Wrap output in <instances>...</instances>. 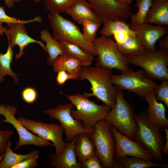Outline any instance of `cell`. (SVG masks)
<instances>
[{
  "mask_svg": "<svg viewBox=\"0 0 168 168\" xmlns=\"http://www.w3.org/2000/svg\"><path fill=\"white\" fill-rule=\"evenodd\" d=\"M80 80L86 79L90 83L91 93H83L90 98L94 96L112 108L116 99L117 89L111 81L112 70L96 66H82Z\"/></svg>",
  "mask_w": 168,
  "mask_h": 168,
  "instance_id": "1",
  "label": "cell"
},
{
  "mask_svg": "<svg viewBox=\"0 0 168 168\" xmlns=\"http://www.w3.org/2000/svg\"><path fill=\"white\" fill-rule=\"evenodd\" d=\"M48 17L55 39L59 42L63 41L75 44L93 56H97L93 43L85 37L75 23L57 12H49Z\"/></svg>",
  "mask_w": 168,
  "mask_h": 168,
  "instance_id": "2",
  "label": "cell"
},
{
  "mask_svg": "<svg viewBox=\"0 0 168 168\" xmlns=\"http://www.w3.org/2000/svg\"><path fill=\"white\" fill-rule=\"evenodd\" d=\"M121 91L117 90L114 105L104 119L121 133L134 140L138 126L133 107L125 100Z\"/></svg>",
  "mask_w": 168,
  "mask_h": 168,
  "instance_id": "3",
  "label": "cell"
},
{
  "mask_svg": "<svg viewBox=\"0 0 168 168\" xmlns=\"http://www.w3.org/2000/svg\"><path fill=\"white\" fill-rule=\"evenodd\" d=\"M76 110L72 109L70 113L75 119L81 120L85 128H92L99 121L104 119L111 108L106 105H99L90 100L83 93L66 96Z\"/></svg>",
  "mask_w": 168,
  "mask_h": 168,
  "instance_id": "4",
  "label": "cell"
},
{
  "mask_svg": "<svg viewBox=\"0 0 168 168\" xmlns=\"http://www.w3.org/2000/svg\"><path fill=\"white\" fill-rule=\"evenodd\" d=\"M137 130L134 139L140 142L150 152L153 159L163 160L162 149L165 142L160 128L152 123L145 113L135 115Z\"/></svg>",
  "mask_w": 168,
  "mask_h": 168,
  "instance_id": "5",
  "label": "cell"
},
{
  "mask_svg": "<svg viewBox=\"0 0 168 168\" xmlns=\"http://www.w3.org/2000/svg\"><path fill=\"white\" fill-rule=\"evenodd\" d=\"M89 136L103 167L113 168L116 154V142L111 125L103 119L96 124Z\"/></svg>",
  "mask_w": 168,
  "mask_h": 168,
  "instance_id": "6",
  "label": "cell"
},
{
  "mask_svg": "<svg viewBox=\"0 0 168 168\" xmlns=\"http://www.w3.org/2000/svg\"><path fill=\"white\" fill-rule=\"evenodd\" d=\"M129 64L141 67L145 76L161 82L168 80V49H160L154 52L128 58Z\"/></svg>",
  "mask_w": 168,
  "mask_h": 168,
  "instance_id": "7",
  "label": "cell"
},
{
  "mask_svg": "<svg viewBox=\"0 0 168 168\" xmlns=\"http://www.w3.org/2000/svg\"><path fill=\"white\" fill-rule=\"evenodd\" d=\"M93 44L98 56L96 66L121 72L129 69L128 58L121 54L110 37L102 36L96 38Z\"/></svg>",
  "mask_w": 168,
  "mask_h": 168,
  "instance_id": "8",
  "label": "cell"
},
{
  "mask_svg": "<svg viewBox=\"0 0 168 168\" xmlns=\"http://www.w3.org/2000/svg\"><path fill=\"white\" fill-rule=\"evenodd\" d=\"M121 72L120 75L112 74L111 76V82L117 90H126L145 98L157 85L153 80L145 76L143 70L134 71L129 69Z\"/></svg>",
  "mask_w": 168,
  "mask_h": 168,
  "instance_id": "9",
  "label": "cell"
},
{
  "mask_svg": "<svg viewBox=\"0 0 168 168\" xmlns=\"http://www.w3.org/2000/svg\"><path fill=\"white\" fill-rule=\"evenodd\" d=\"M17 119L32 133L45 140L51 141L55 148V156H58L65 148L66 143L63 138L64 131L60 124L44 123L22 117Z\"/></svg>",
  "mask_w": 168,
  "mask_h": 168,
  "instance_id": "10",
  "label": "cell"
},
{
  "mask_svg": "<svg viewBox=\"0 0 168 168\" xmlns=\"http://www.w3.org/2000/svg\"><path fill=\"white\" fill-rule=\"evenodd\" d=\"M17 111L16 107L14 105H0V114L5 119H2L4 123L12 125L16 130L19 140L16 142L15 149H19L21 147L26 145H33L38 147H45L48 146H54L51 143L35 134L27 129L23 124L15 117Z\"/></svg>",
  "mask_w": 168,
  "mask_h": 168,
  "instance_id": "11",
  "label": "cell"
},
{
  "mask_svg": "<svg viewBox=\"0 0 168 168\" xmlns=\"http://www.w3.org/2000/svg\"><path fill=\"white\" fill-rule=\"evenodd\" d=\"M74 108L72 104L67 103L57 106L54 108L44 110L43 112L47 114L53 119H57L63 127L66 139L71 141L76 135L82 133H91L92 128H85L82 122L74 119L70 113Z\"/></svg>",
  "mask_w": 168,
  "mask_h": 168,
  "instance_id": "12",
  "label": "cell"
},
{
  "mask_svg": "<svg viewBox=\"0 0 168 168\" xmlns=\"http://www.w3.org/2000/svg\"><path fill=\"white\" fill-rule=\"evenodd\" d=\"M87 0L102 23L109 20L126 21L130 18L133 14L130 5H121L115 0Z\"/></svg>",
  "mask_w": 168,
  "mask_h": 168,
  "instance_id": "13",
  "label": "cell"
},
{
  "mask_svg": "<svg viewBox=\"0 0 168 168\" xmlns=\"http://www.w3.org/2000/svg\"><path fill=\"white\" fill-rule=\"evenodd\" d=\"M116 142L115 160L125 156L140 158L151 161L153 157L149 152L139 142L132 140L111 125Z\"/></svg>",
  "mask_w": 168,
  "mask_h": 168,
  "instance_id": "14",
  "label": "cell"
},
{
  "mask_svg": "<svg viewBox=\"0 0 168 168\" xmlns=\"http://www.w3.org/2000/svg\"><path fill=\"white\" fill-rule=\"evenodd\" d=\"M129 27L135 33L146 52H154L156 42L166 35H168L167 26L145 23L142 25H135L129 23Z\"/></svg>",
  "mask_w": 168,
  "mask_h": 168,
  "instance_id": "15",
  "label": "cell"
},
{
  "mask_svg": "<svg viewBox=\"0 0 168 168\" xmlns=\"http://www.w3.org/2000/svg\"><path fill=\"white\" fill-rule=\"evenodd\" d=\"M25 24L23 23L7 24L4 32L7 38L8 43L12 48L16 45L19 47V52L15 56L16 60L19 59L24 55L25 48L30 43L38 44L46 51L45 45L43 44L42 41L36 40L28 35Z\"/></svg>",
  "mask_w": 168,
  "mask_h": 168,
  "instance_id": "16",
  "label": "cell"
},
{
  "mask_svg": "<svg viewBox=\"0 0 168 168\" xmlns=\"http://www.w3.org/2000/svg\"><path fill=\"white\" fill-rule=\"evenodd\" d=\"M79 134L66 143L65 148L58 156L53 154L49 155L50 163L52 166L56 168H82L81 164L77 160L74 150Z\"/></svg>",
  "mask_w": 168,
  "mask_h": 168,
  "instance_id": "17",
  "label": "cell"
},
{
  "mask_svg": "<svg viewBox=\"0 0 168 168\" xmlns=\"http://www.w3.org/2000/svg\"><path fill=\"white\" fill-rule=\"evenodd\" d=\"M153 90L148 93L145 98L148 105L145 113L149 120L154 124L160 128H168V120L166 115V108L162 103L156 100Z\"/></svg>",
  "mask_w": 168,
  "mask_h": 168,
  "instance_id": "18",
  "label": "cell"
},
{
  "mask_svg": "<svg viewBox=\"0 0 168 168\" xmlns=\"http://www.w3.org/2000/svg\"><path fill=\"white\" fill-rule=\"evenodd\" d=\"M66 13L78 23L85 20H90L101 23L102 21L92 10L86 0H77Z\"/></svg>",
  "mask_w": 168,
  "mask_h": 168,
  "instance_id": "19",
  "label": "cell"
},
{
  "mask_svg": "<svg viewBox=\"0 0 168 168\" xmlns=\"http://www.w3.org/2000/svg\"><path fill=\"white\" fill-rule=\"evenodd\" d=\"M146 23L161 26L168 25V0H153Z\"/></svg>",
  "mask_w": 168,
  "mask_h": 168,
  "instance_id": "20",
  "label": "cell"
},
{
  "mask_svg": "<svg viewBox=\"0 0 168 168\" xmlns=\"http://www.w3.org/2000/svg\"><path fill=\"white\" fill-rule=\"evenodd\" d=\"M52 65L55 72L64 70L70 74L77 76L79 80L81 78L80 72L82 66L80 61L66 52L58 56Z\"/></svg>",
  "mask_w": 168,
  "mask_h": 168,
  "instance_id": "21",
  "label": "cell"
},
{
  "mask_svg": "<svg viewBox=\"0 0 168 168\" xmlns=\"http://www.w3.org/2000/svg\"><path fill=\"white\" fill-rule=\"evenodd\" d=\"M40 37L46 44V51L49 54L47 58L48 64L52 65L58 56L65 52V50L62 44L55 39L47 30L43 29L41 30Z\"/></svg>",
  "mask_w": 168,
  "mask_h": 168,
  "instance_id": "22",
  "label": "cell"
},
{
  "mask_svg": "<svg viewBox=\"0 0 168 168\" xmlns=\"http://www.w3.org/2000/svg\"><path fill=\"white\" fill-rule=\"evenodd\" d=\"M74 150L80 163L85 161L94 153L95 146L89 134L82 133L79 134L75 145Z\"/></svg>",
  "mask_w": 168,
  "mask_h": 168,
  "instance_id": "23",
  "label": "cell"
},
{
  "mask_svg": "<svg viewBox=\"0 0 168 168\" xmlns=\"http://www.w3.org/2000/svg\"><path fill=\"white\" fill-rule=\"evenodd\" d=\"M128 156L121 157L115 161L113 168H149L155 167H168V165L152 162L144 159Z\"/></svg>",
  "mask_w": 168,
  "mask_h": 168,
  "instance_id": "24",
  "label": "cell"
},
{
  "mask_svg": "<svg viewBox=\"0 0 168 168\" xmlns=\"http://www.w3.org/2000/svg\"><path fill=\"white\" fill-rule=\"evenodd\" d=\"M116 44L121 54L127 58L142 55L146 52L136 35L129 34L125 42Z\"/></svg>",
  "mask_w": 168,
  "mask_h": 168,
  "instance_id": "25",
  "label": "cell"
},
{
  "mask_svg": "<svg viewBox=\"0 0 168 168\" xmlns=\"http://www.w3.org/2000/svg\"><path fill=\"white\" fill-rule=\"evenodd\" d=\"M13 49L8 43L7 51L5 53L2 54L0 51V83L3 82L4 77L6 75L13 77L16 84L18 82L17 74L12 70L11 67L13 56Z\"/></svg>",
  "mask_w": 168,
  "mask_h": 168,
  "instance_id": "26",
  "label": "cell"
},
{
  "mask_svg": "<svg viewBox=\"0 0 168 168\" xmlns=\"http://www.w3.org/2000/svg\"><path fill=\"white\" fill-rule=\"evenodd\" d=\"M65 52L78 59L82 66H90L94 59L93 56L85 51L78 46L65 41L60 42Z\"/></svg>",
  "mask_w": 168,
  "mask_h": 168,
  "instance_id": "27",
  "label": "cell"
},
{
  "mask_svg": "<svg viewBox=\"0 0 168 168\" xmlns=\"http://www.w3.org/2000/svg\"><path fill=\"white\" fill-rule=\"evenodd\" d=\"M12 142H8L4 157L0 163V168H11L13 166L18 164L26 158L39 152L38 150H35L26 154H20L14 153L11 149Z\"/></svg>",
  "mask_w": 168,
  "mask_h": 168,
  "instance_id": "28",
  "label": "cell"
},
{
  "mask_svg": "<svg viewBox=\"0 0 168 168\" xmlns=\"http://www.w3.org/2000/svg\"><path fill=\"white\" fill-rule=\"evenodd\" d=\"M103 23V26L100 31L102 36L109 37L113 35L114 33L121 31H126L129 34L136 35L125 21L109 20Z\"/></svg>",
  "mask_w": 168,
  "mask_h": 168,
  "instance_id": "29",
  "label": "cell"
},
{
  "mask_svg": "<svg viewBox=\"0 0 168 168\" xmlns=\"http://www.w3.org/2000/svg\"><path fill=\"white\" fill-rule=\"evenodd\" d=\"M152 2V0H136L134 6L138 7V10L137 12L132 14L131 23L139 25L146 23L147 16Z\"/></svg>",
  "mask_w": 168,
  "mask_h": 168,
  "instance_id": "30",
  "label": "cell"
},
{
  "mask_svg": "<svg viewBox=\"0 0 168 168\" xmlns=\"http://www.w3.org/2000/svg\"><path fill=\"white\" fill-rule=\"evenodd\" d=\"M49 12H66L77 0H43Z\"/></svg>",
  "mask_w": 168,
  "mask_h": 168,
  "instance_id": "31",
  "label": "cell"
},
{
  "mask_svg": "<svg viewBox=\"0 0 168 168\" xmlns=\"http://www.w3.org/2000/svg\"><path fill=\"white\" fill-rule=\"evenodd\" d=\"M42 21L41 17L39 16H36L32 19L20 20L16 17L8 15L5 12L4 7L0 6V35L1 36L3 35V34L4 33L6 29V27L2 26L3 23H5L7 24L13 23H23L26 24L29 23L37 22L40 23Z\"/></svg>",
  "mask_w": 168,
  "mask_h": 168,
  "instance_id": "32",
  "label": "cell"
},
{
  "mask_svg": "<svg viewBox=\"0 0 168 168\" xmlns=\"http://www.w3.org/2000/svg\"><path fill=\"white\" fill-rule=\"evenodd\" d=\"M101 23L90 20H84L82 23L83 26V34L88 40L93 43L96 38L97 31Z\"/></svg>",
  "mask_w": 168,
  "mask_h": 168,
  "instance_id": "33",
  "label": "cell"
},
{
  "mask_svg": "<svg viewBox=\"0 0 168 168\" xmlns=\"http://www.w3.org/2000/svg\"><path fill=\"white\" fill-rule=\"evenodd\" d=\"M153 91L156 100L163 102L168 107V80H165L161 84L156 85Z\"/></svg>",
  "mask_w": 168,
  "mask_h": 168,
  "instance_id": "34",
  "label": "cell"
},
{
  "mask_svg": "<svg viewBox=\"0 0 168 168\" xmlns=\"http://www.w3.org/2000/svg\"><path fill=\"white\" fill-rule=\"evenodd\" d=\"M14 134L12 130L0 129V156L5 152L7 143Z\"/></svg>",
  "mask_w": 168,
  "mask_h": 168,
  "instance_id": "35",
  "label": "cell"
},
{
  "mask_svg": "<svg viewBox=\"0 0 168 168\" xmlns=\"http://www.w3.org/2000/svg\"><path fill=\"white\" fill-rule=\"evenodd\" d=\"M39 153L38 152L26 158L11 168H34L38 166L37 160L39 157Z\"/></svg>",
  "mask_w": 168,
  "mask_h": 168,
  "instance_id": "36",
  "label": "cell"
},
{
  "mask_svg": "<svg viewBox=\"0 0 168 168\" xmlns=\"http://www.w3.org/2000/svg\"><path fill=\"white\" fill-rule=\"evenodd\" d=\"M21 96L24 102L28 104H32L36 100L38 93L35 88L31 87H27L22 91Z\"/></svg>",
  "mask_w": 168,
  "mask_h": 168,
  "instance_id": "37",
  "label": "cell"
},
{
  "mask_svg": "<svg viewBox=\"0 0 168 168\" xmlns=\"http://www.w3.org/2000/svg\"><path fill=\"white\" fill-rule=\"evenodd\" d=\"M101 163L95 151L92 155L80 164L82 168H103V166Z\"/></svg>",
  "mask_w": 168,
  "mask_h": 168,
  "instance_id": "38",
  "label": "cell"
},
{
  "mask_svg": "<svg viewBox=\"0 0 168 168\" xmlns=\"http://www.w3.org/2000/svg\"><path fill=\"white\" fill-rule=\"evenodd\" d=\"M57 73L56 79L57 85L59 86L63 85L68 80H79L77 76L70 74L64 70H60Z\"/></svg>",
  "mask_w": 168,
  "mask_h": 168,
  "instance_id": "39",
  "label": "cell"
},
{
  "mask_svg": "<svg viewBox=\"0 0 168 168\" xmlns=\"http://www.w3.org/2000/svg\"><path fill=\"white\" fill-rule=\"evenodd\" d=\"M129 34L126 31H121L114 33L113 35L115 43L120 44L124 42L127 39Z\"/></svg>",
  "mask_w": 168,
  "mask_h": 168,
  "instance_id": "40",
  "label": "cell"
},
{
  "mask_svg": "<svg viewBox=\"0 0 168 168\" xmlns=\"http://www.w3.org/2000/svg\"><path fill=\"white\" fill-rule=\"evenodd\" d=\"M160 49H168V35H165L159 40Z\"/></svg>",
  "mask_w": 168,
  "mask_h": 168,
  "instance_id": "41",
  "label": "cell"
},
{
  "mask_svg": "<svg viewBox=\"0 0 168 168\" xmlns=\"http://www.w3.org/2000/svg\"><path fill=\"white\" fill-rule=\"evenodd\" d=\"M165 131L166 136V141L165 143L164 147L162 149V153L168 154V129L165 128L163 129Z\"/></svg>",
  "mask_w": 168,
  "mask_h": 168,
  "instance_id": "42",
  "label": "cell"
},
{
  "mask_svg": "<svg viewBox=\"0 0 168 168\" xmlns=\"http://www.w3.org/2000/svg\"><path fill=\"white\" fill-rule=\"evenodd\" d=\"M120 4L125 6H129L132 0H115Z\"/></svg>",
  "mask_w": 168,
  "mask_h": 168,
  "instance_id": "43",
  "label": "cell"
},
{
  "mask_svg": "<svg viewBox=\"0 0 168 168\" xmlns=\"http://www.w3.org/2000/svg\"><path fill=\"white\" fill-rule=\"evenodd\" d=\"M5 4L9 8H11L14 6V2L12 0H4Z\"/></svg>",
  "mask_w": 168,
  "mask_h": 168,
  "instance_id": "44",
  "label": "cell"
},
{
  "mask_svg": "<svg viewBox=\"0 0 168 168\" xmlns=\"http://www.w3.org/2000/svg\"><path fill=\"white\" fill-rule=\"evenodd\" d=\"M13 2L15 3V2H20L21 0H12ZM33 1L35 3H39V2L41 0H33Z\"/></svg>",
  "mask_w": 168,
  "mask_h": 168,
  "instance_id": "45",
  "label": "cell"
},
{
  "mask_svg": "<svg viewBox=\"0 0 168 168\" xmlns=\"http://www.w3.org/2000/svg\"><path fill=\"white\" fill-rule=\"evenodd\" d=\"M4 153H3L0 156V163L4 157Z\"/></svg>",
  "mask_w": 168,
  "mask_h": 168,
  "instance_id": "46",
  "label": "cell"
},
{
  "mask_svg": "<svg viewBox=\"0 0 168 168\" xmlns=\"http://www.w3.org/2000/svg\"></svg>",
  "mask_w": 168,
  "mask_h": 168,
  "instance_id": "47",
  "label": "cell"
}]
</instances>
